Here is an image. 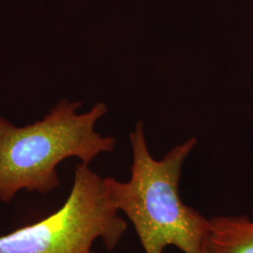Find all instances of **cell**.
I'll return each instance as SVG.
<instances>
[{
    "label": "cell",
    "mask_w": 253,
    "mask_h": 253,
    "mask_svg": "<svg viewBox=\"0 0 253 253\" xmlns=\"http://www.w3.org/2000/svg\"><path fill=\"white\" fill-rule=\"evenodd\" d=\"M127 222L109 196L105 178L79 163L63 206L35 223L0 236V253H92L97 240L114 250Z\"/></svg>",
    "instance_id": "3"
},
{
    "label": "cell",
    "mask_w": 253,
    "mask_h": 253,
    "mask_svg": "<svg viewBox=\"0 0 253 253\" xmlns=\"http://www.w3.org/2000/svg\"><path fill=\"white\" fill-rule=\"evenodd\" d=\"M129 179L105 181L114 206L134 227L145 253H164L168 247H175L183 253H208L209 218L187 206L179 192L183 166L197 139L190 138L156 160L140 120L129 133Z\"/></svg>",
    "instance_id": "1"
},
{
    "label": "cell",
    "mask_w": 253,
    "mask_h": 253,
    "mask_svg": "<svg viewBox=\"0 0 253 253\" xmlns=\"http://www.w3.org/2000/svg\"></svg>",
    "instance_id": "5"
},
{
    "label": "cell",
    "mask_w": 253,
    "mask_h": 253,
    "mask_svg": "<svg viewBox=\"0 0 253 253\" xmlns=\"http://www.w3.org/2000/svg\"><path fill=\"white\" fill-rule=\"evenodd\" d=\"M80 101L61 100L44 118L17 126L0 116V201L10 203L20 190L46 194L60 179L57 166L69 158L90 164L100 154L112 152L117 141L96 130L108 111L98 102L83 114Z\"/></svg>",
    "instance_id": "2"
},
{
    "label": "cell",
    "mask_w": 253,
    "mask_h": 253,
    "mask_svg": "<svg viewBox=\"0 0 253 253\" xmlns=\"http://www.w3.org/2000/svg\"><path fill=\"white\" fill-rule=\"evenodd\" d=\"M208 253H253L252 216L221 215L209 218Z\"/></svg>",
    "instance_id": "4"
}]
</instances>
